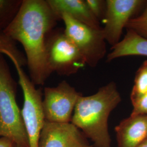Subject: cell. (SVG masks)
I'll return each mask as SVG.
<instances>
[{
  "mask_svg": "<svg viewBox=\"0 0 147 147\" xmlns=\"http://www.w3.org/2000/svg\"><path fill=\"white\" fill-rule=\"evenodd\" d=\"M57 20L47 1L23 0L17 15L3 32L22 45L35 85H43L51 74L46 60V42Z\"/></svg>",
  "mask_w": 147,
  "mask_h": 147,
  "instance_id": "cell-1",
  "label": "cell"
},
{
  "mask_svg": "<svg viewBox=\"0 0 147 147\" xmlns=\"http://www.w3.org/2000/svg\"><path fill=\"white\" fill-rule=\"evenodd\" d=\"M121 101L116 83L111 81L95 94L79 98L71 123L93 143L95 147H112L108 120Z\"/></svg>",
  "mask_w": 147,
  "mask_h": 147,
  "instance_id": "cell-2",
  "label": "cell"
},
{
  "mask_svg": "<svg viewBox=\"0 0 147 147\" xmlns=\"http://www.w3.org/2000/svg\"><path fill=\"white\" fill-rule=\"evenodd\" d=\"M17 84L11 75L3 55L0 53V137L16 146L30 147L26 132L16 100Z\"/></svg>",
  "mask_w": 147,
  "mask_h": 147,
  "instance_id": "cell-3",
  "label": "cell"
},
{
  "mask_svg": "<svg viewBox=\"0 0 147 147\" xmlns=\"http://www.w3.org/2000/svg\"><path fill=\"white\" fill-rule=\"evenodd\" d=\"M9 58L13 63L19 77V84L24 95V105L21 116L29 147H38L40 135L45 119L42 110V90L37 89L35 84L25 73L22 66L24 62L18 56L11 55Z\"/></svg>",
  "mask_w": 147,
  "mask_h": 147,
  "instance_id": "cell-4",
  "label": "cell"
},
{
  "mask_svg": "<svg viewBox=\"0 0 147 147\" xmlns=\"http://www.w3.org/2000/svg\"><path fill=\"white\" fill-rule=\"evenodd\" d=\"M46 60L51 73L67 76L78 73L87 65L84 57L64 30L51 32L48 35Z\"/></svg>",
  "mask_w": 147,
  "mask_h": 147,
  "instance_id": "cell-5",
  "label": "cell"
},
{
  "mask_svg": "<svg viewBox=\"0 0 147 147\" xmlns=\"http://www.w3.org/2000/svg\"><path fill=\"white\" fill-rule=\"evenodd\" d=\"M61 20L64 24L65 34L78 48L87 65L95 67L106 53L107 42L102 28H93L66 14L62 15Z\"/></svg>",
  "mask_w": 147,
  "mask_h": 147,
  "instance_id": "cell-6",
  "label": "cell"
},
{
  "mask_svg": "<svg viewBox=\"0 0 147 147\" xmlns=\"http://www.w3.org/2000/svg\"><path fill=\"white\" fill-rule=\"evenodd\" d=\"M81 95V93L65 81H62L55 87H45L42 102L45 121L70 123L75 106Z\"/></svg>",
  "mask_w": 147,
  "mask_h": 147,
  "instance_id": "cell-7",
  "label": "cell"
},
{
  "mask_svg": "<svg viewBox=\"0 0 147 147\" xmlns=\"http://www.w3.org/2000/svg\"><path fill=\"white\" fill-rule=\"evenodd\" d=\"M147 1L143 0H107L102 28L106 42L112 47L121 41L124 28Z\"/></svg>",
  "mask_w": 147,
  "mask_h": 147,
  "instance_id": "cell-8",
  "label": "cell"
},
{
  "mask_svg": "<svg viewBox=\"0 0 147 147\" xmlns=\"http://www.w3.org/2000/svg\"><path fill=\"white\" fill-rule=\"evenodd\" d=\"M38 147H92L88 138L73 123L45 121Z\"/></svg>",
  "mask_w": 147,
  "mask_h": 147,
  "instance_id": "cell-9",
  "label": "cell"
},
{
  "mask_svg": "<svg viewBox=\"0 0 147 147\" xmlns=\"http://www.w3.org/2000/svg\"><path fill=\"white\" fill-rule=\"evenodd\" d=\"M118 147H136L147 139V115L131 116L116 126Z\"/></svg>",
  "mask_w": 147,
  "mask_h": 147,
  "instance_id": "cell-10",
  "label": "cell"
},
{
  "mask_svg": "<svg viewBox=\"0 0 147 147\" xmlns=\"http://www.w3.org/2000/svg\"><path fill=\"white\" fill-rule=\"evenodd\" d=\"M58 20L63 14L93 28L100 29L99 21L89 10L85 0H47Z\"/></svg>",
  "mask_w": 147,
  "mask_h": 147,
  "instance_id": "cell-11",
  "label": "cell"
},
{
  "mask_svg": "<svg viewBox=\"0 0 147 147\" xmlns=\"http://www.w3.org/2000/svg\"><path fill=\"white\" fill-rule=\"evenodd\" d=\"M130 56L147 57V39L135 32L127 30L124 38L111 47V53L107 56V62Z\"/></svg>",
  "mask_w": 147,
  "mask_h": 147,
  "instance_id": "cell-12",
  "label": "cell"
},
{
  "mask_svg": "<svg viewBox=\"0 0 147 147\" xmlns=\"http://www.w3.org/2000/svg\"><path fill=\"white\" fill-rule=\"evenodd\" d=\"M23 0H0V34L14 20Z\"/></svg>",
  "mask_w": 147,
  "mask_h": 147,
  "instance_id": "cell-13",
  "label": "cell"
},
{
  "mask_svg": "<svg viewBox=\"0 0 147 147\" xmlns=\"http://www.w3.org/2000/svg\"><path fill=\"white\" fill-rule=\"evenodd\" d=\"M147 93V60L143 62L137 70L134 79V84L130 95L134 101Z\"/></svg>",
  "mask_w": 147,
  "mask_h": 147,
  "instance_id": "cell-14",
  "label": "cell"
},
{
  "mask_svg": "<svg viewBox=\"0 0 147 147\" xmlns=\"http://www.w3.org/2000/svg\"><path fill=\"white\" fill-rule=\"evenodd\" d=\"M126 28L147 39V2L142 13L132 18L127 23Z\"/></svg>",
  "mask_w": 147,
  "mask_h": 147,
  "instance_id": "cell-15",
  "label": "cell"
},
{
  "mask_svg": "<svg viewBox=\"0 0 147 147\" xmlns=\"http://www.w3.org/2000/svg\"><path fill=\"white\" fill-rule=\"evenodd\" d=\"M91 13L99 21L102 20L106 9V1L104 0H85Z\"/></svg>",
  "mask_w": 147,
  "mask_h": 147,
  "instance_id": "cell-16",
  "label": "cell"
},
{
  "mask_svg": "<svg viewBox=\"0 0 147 147\" xmlns=\"http://www.w3.org/2000/svg\"><path fill=\"white\" fill-rule=\"evenodd\" d=\"M133 110L130 115H147V93L131 101Z\"/></svg>",
  "mask_w": 147,
  "mask_h": 147,
  "instance_id": "cell-17",
  "label": "cell"
},
{
  "mask_svg": "<svg viewBox=\"0 0 147 147\" xmlns=\"http://www.w3.org/2000/svg\"><path fill=\"white\" fill-rule=\"evenodd\" d=\"M16 146L11 140L3 137H0V147H15Z\"/></svg>",
  "mask_w": 147,
  "mask_h": 147,
  "instance_id": "cell-18",
  "label": "cell"
},
{
  "mask_svg": "<svg viewBox=\"0 0 147 147\" xmlns=\"http://www.w3.org/2000/svg\"><path fill=\"white\" fill-rule=\"evenodd\" d=\"M136 147H147V139Z\"/></svg>",
  "mask_w": 147,
  "mask_h": 147,
  "instance_id": "cell-19",
  "label": "cell"
},
{
  "mask_svg": "<svg viewBox=\"0 0 147 147\" xmlns=\"http://www.w3.org/2000/svg\"><path fill=\"white\" fill-rule=\"evenodd\" d=\"M15 147H19V146H15Z\"/></svg>",
  "mask_w": 147,
  "mask_h": 147,
  "instance_id": "cell-20",
  "label": "cell"
}]
</instances>
